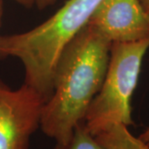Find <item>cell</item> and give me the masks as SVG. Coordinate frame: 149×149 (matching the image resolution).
Returning a JSON list of instances; mask_svg holds the SVG:
<instances>
[{"label": "cell", "instance_id": "8fae6325", "mask_svg": "<svg viewBox=\"0 0 149 149\" xmlns=\"http://www.w3.org/2000/svg\"><path fill=\"white\" fill-rule=\"evenodd\" d=\"M140 2L142 3L144 11L146 12L147 15L149 17V0H140Z\"/></svg>", "mask_w": 149, "mask_h": 149}, {"label": "cell", "instance_id": "277c9868", "mask_svg": "<svg viewBox=\"0 0 149 149\" xmlns=\"http://www.w3.org/2000/svg\"><path fill=\"white\" fill-rule=\"evenodd\" d=\"M46 102L25 83L13 91L0 80V149H29Z\"/></svg>", "mask_w": 149, "mask_h": 149}, {"label": "cell", "instance_id": "5b68a950", "mask_svg": "<svg viewBox=\"0 0 149 149\" xmlns=\"http://www.w3.org/2000/svg\"><path fill=\"white\" fill-rule=\"evenodd\" d=\"M86 25L112 43L149 37V17L140 0H103Z\"/></svg>", "mask_w": 149, "mask_h": 149}, {"label": "cell", "instance_id": "7a4b0ae2", "mask_svg": "<svg viewBox=\"0 0 149 149\" xmlns=\"http://www.w3.org/2000/svg\"><path fill=\"white\" fill-rule=\"evenodd\" d=\"M103 0H68L47 20L27 32L0 36V60L17 57L24 83L47 101L53 93V71L65 46L88 23Z\"/></svg>", "mask_w": 149, "mask_h": 149}, {"label": "cell", "instance_id": "6da1fadb", "mask_svg": "<svg viewBox=\"0 0 149 149\" xmlns=\"http://www.w3.org/2000/svg\"><path fill=\"white\" fill-rule=\"evenodd\" d=\"M112 42L85 25L67 43L53 71V93L45 103L40 128L65 143L85 120L106 74Z\"/></svg>", "mask_w": 149, "mask_h": 149}, {"label": "cell", "instance_id": "3957f363", "mask_svg": "<svg viewBox=\"0 0 149 149\" xmlns=\"http://www.w3.org/2000/svg\"><path fill=\"white\" fill-rule=\"evenodd\" d=\"M148 48L149 37L133 42L112 43L101 89L91 102L84 120L93 136L112 123L127 127L133 124L131 100Z\"/></svg>", "mask_w": 149, "mask_h": 149}, {"label": "cell", "instance_id": "52a82bcc", "mask_svg": "<svg viewBox=\"0 0 149 149\" xmlns=\"http://www.w3.org/2000/svg\"><path fill=\"white\" fill-rule=\"evenodd\" d=\"M53 149H106L100 143L86 128L85 122L74 128L71 138L65 143H57Z\"/></svg>", "mask_w": 149, "mask_h": 149}, {"label": "cell", "instance_id": "ba28073f", "mask_svg": "<svg viewBox=\"0 0 149 149\" xmlns=\"http://www.w3.org/2000/svg\"><path fill=\"white\" fill-rule=\"evenodd\" d=\"M56 1L57 0H35V5L37 6V8L42 10L49 6L53 5Z\"/></svg>", "mask_w": 149, "mask_h": 149}, {"label": "cell", "instance_id": "8992f818", "mask_svg": "<svg viewBox=\"0 0 149 149\" xmlns=\"http://www.w3.org/2000/svg\"><path fill=\"white\" fill-rule=\"evenodd\" d=\"M95 139L106 149H149V145L133 136L122 123L109 125Z\"/></svg>", "mask_w": 149, "mask_h": 149}, {"label": "cell", "instance_id": "9c48e42d", "mask_svg": "<svg viewBox=\"0 0 149 149\" xmlns=\"http://www.w3.org/2000/svg\"><path fill=\"white\" fill-rule=\"evenodd\" d=\"M20 5L23 6L27 8H31L35 4V0H13Z\"/></svg>", "mask_w": 149, "mask_h": 149}, {"label": "cell", "instance_id": "7c38bea8", "mask_svg": "<svg viewBox=\"0 0 149 149\" xmlns=\"http://www.w3.org/2000/svg\"><path fill=\"white\" fill-rule=\"evenodd\" d=\"M3 14V0H0V26L2 23Z\"/></svg>", "mask_w": 149, "mask_h": 149}, {"label": "cell", "instance_id": "30bf717a", "mask_svg": "<svg viewBox=\"0 0 149 149\" xmlns=\"http://www.w3.org/2000/svg\"><path fill=\"white\" fill-rule=\"evenodd\" d=\"M139 138L142 141H143L144 143H146L148 145H149V128H147L142 134H140Z\"/></svg>", "mask_w": 149, "mask_h": 149}]
</instances>
